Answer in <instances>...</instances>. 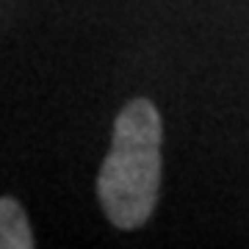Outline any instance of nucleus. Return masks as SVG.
Wrapping results in <instances>:
<instances>
[{"instance_id": "1", "label": "nucleus", "mask_w": 249, "mask_h": 249, "mask_svg": "<svg viewBox=\"0 0 249 249\" xmlns=\"http://www.w3.org/2000/svg\"><path fill=\"white\" fill-rule=\"evenodd\" d=\"M160 114L136 97L119 111L114 139L97 175V196L108 222L119 230L142 227L155 211L160 191Z\"/></svg>"}, {"instance_id": "2", "label": "nucleus", "mask_w": 249, "mask_h": 249, "mask_svg": "<svg viewBox=\"0 0 249 249\" xmlns=\"http://www.w3.org/2000/svg\"><path fill=\"white\" fill-rule=\"evenodd\" d=\"M34 235L22 205L11 196H0V249H31Z\"/></svg>"}]
</instances>
